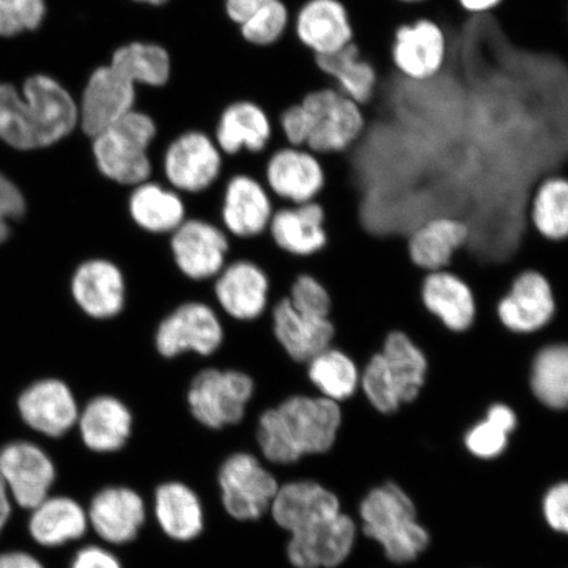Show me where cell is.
I'll use <instances>...</instances> for the list:
<instances>
[{
  "label": "cell",
  "instance_id": "cell-1",
  "mask_svg": "<svg viewBox=\"0 0 568 568\" xmlns=\"http://www.w3.org/2000/svg\"><path fill=\"white\" fill-rule=\"evenodd\" d=\"M343 424L339 403L320 395H293L262 412L255 439L268 464L290 466L329 453Z\"/></svg>",
  "mask_w": 568,
  "mask_h": 568
},
{
  "label": "cell",
  "instance_id": "cell-2",
  "mask_svg": "<svg viewBox=\"0 0 568 568\" xmlns=\"http://www.w3.org/2000/svg\"><path fill=\"white\" fill-rule=\"evenodd\" d=\"M80 125V110L70 92L53 78L28 80L23 95L0 83V140L19 151L47 148L69 136Z\"/></svg>",
  "mask_w": 568,
  "mask_h": 568
},
{
  "label": "cell",
  "instance_id": "cell-3",
  "mask_svg": "<svg viewBox=\"0 0 568 568\" xmlns=\"http://www.w3.org/2000/svg\"><path fill=\"white\" fill-rule=\"evenodd\" d=\"M426 376L424 352L406 333L394 331L362 367L359 393L376 414L389 417L420 396Z\"/></svg>",
  "mask_w": 568,
  "mask_h": 568
},
{
  "label": "cell",
  "instance_id": "cell-4",
  "mask_svg": "<svg viewBox=\"0 0 568 568\" xmlns=\"http://www.w3.org/2000/svg\"><path fill=\"white\" fill-rule=\"evenodd\" d=\"M361 528L379 544L389 562H414L428 549L429 531L418 521L414 500L394 481L374 487L359 504Z\"/></svg>",
  "mask_w": 568,
  "mask_h": 568
},
{
  "label": "cell",
  "instance_id": "cell-5",
  "mask_svg": "<svg viewBox=\"0 0 568 568\" xmlns=\"http://www.w3.org/2000/svg\"><path fill=\"white\" fill-rule=\"evenodd\" d=\"M159 124L148 112L134 109L92 140L97 168L106 180L122 186H138L153 172L152 142Z\"/></svg>",
  "mask_w": 568,
  "mask_h": 568
},
{
  "label": "cell",
  "instance_id": "cell-6",
  "mask_svg": "<svg viewBox=\"0 0 568 568\" xmlns=\"http://www.w3.org/2000/svg\"><path fill=\"white\" fill-rule=\"evenodd\" d=\"M301 103L310 123L305 148L312 153L332 158L343 155L364 138L368 125L365 106L331 84L305 92Z\"/></svg>",
  "mask_w": 568,
  "mask_h": 568
},
{
  "label": "cell",
  "instance_id": "cell-7",
  "mask_svg": "<svg viewBox=\"0 0 568 568\" xmlns=\"http://www.w3.org/2000/svg\"><path fill=\"white\" fill-rule=\"evenodd\" d=\"M255 393L251 375L240 371L209 367L190 383L187 406L197 424L210 430H223L244 420Z\"/></svg>",
  "mask_w": 568,
  "mask_h": 568
},
{
  "label": "cell",
  "instance_id": "cell-8",
  "mask_svg": "<svg viewBox=\"0 0 568 568\" xmlns=\"http://www.w3.org/2000/svg\"><path fill=\"white\" fill-rule=\"evenodd\" d=\"M280 486L275 475L248 452L230 454L219 467L220 500L237 523H254L268 515Z\"/></svg>",
  "mask_w": 568,
  "mask_h": 568
},
{
  "label": "cell",
  "instance_id": "cell-9",
  "mask_svg": "<svg viewBox=\"0 0 568 568\" xmlns=\"http://www.w3.org/2000/svg\"><path fill=\"white\" fill-rule=\"evenodd\" d=\"M0 473L17 510L28 513L55 491L60 467L44 444L17 437L0 445Z\"/></svg>",
  "mask_w": 568,
  "mask_h": 568
},
{
  "label": "cell",
  "instance_id": "cell-10",
  "mask_svg": "<svg viewBox=\"0 0 568 568\" xmlns=\"http://www.w3.org/2000/svg\"><path fill=\"white\" fill-rule=\"evenodd\" d=\"M449 51L445 28L430 18H417L396 27L389 45V61L404 80L424 83L443 73Z\"/></svg>",
  "mask_w": 568,
  "mask_h": 568
},
{
  "label": "cell",
  "instance_id": "cell-11",
  "mask_svg": "<svg viewBox=\"0 0 568 568\" xmlns=\"http://www.w3.org/2000/svg\"><path fill=\"white\" fill-rule=\"evenodd\" d=\"M224 326L209 304L187 302L170 312L155 331V351L173 359L184 353L211 357L224 343Z\"/></svg>",
  "mask_w": 568,
  "mask_h": 568
},
{
  "label": "cell",
  "instance_id": "cell-12",
  "mask_svg": "<svg viewBox=\"0 0 568 568\" xmlns=\"http://www.w3.org/2000/svg\"><path fill=\"white\" fill-rule=\"evenodd\" d=\"M80 412L73 389L61 379L36 381L17 397L20 422L47 442H61L75 430Z\"/></svg>",
  "mask_w": 568,
  "mask_h": 568
},
{
  "label": "cell",
  "instance_id": "cell-13",
  "mask_svg": "<svg viewBox=\"0 0 568 568\" xmlns=\"http://www.w3.org/2000/svg\"><path fill=\"white\" fill-rule=\"evenodd\" d=\"M87 509L90 532L110 548L136 541L148 517L144 497L138 489L124 485L98 488L91 495Z\"/></svg>",
  "mask_w": 568,
  "mask_h": 568
},
{
  "label": "cell",
  "instance_id": "cell-14",
  "mask_svg": "<svg viewBox=\"0 0 568 568\" xmlns=\"http://www.w3.org/2000/svg\"><path fill=\"white\" fill-rule=\"evenodd\" d=\"M162 169L175 190L199 194L210 189L222 174L223 153L209 133L186 131L168 145Z\"/></svg>",
  "mask_w": 568,
  "mask_h": 568
},
{
  "label": "cell",
  "instance_id": "cell-15",
  "mask_svg": "<svg viewBox=\"0 0 568 568\" xmlns=\"http://www.w3.org/2000/svg\"><path fill=\"white\" fill-rule=\"evenodd\" d=\"M24 532L42 551L81 544L90 535L87 504L74 495L54 491L26 513Z\"/></svg>",
  "mask_w": 568,
  "mask_h": 568
},
{
  "label": "cell",
  "instance_id": "cell-16",
  "mask_svg": "<svg viewBox=\"0 0 568 568\" xmlns=\"http://www.w3.org/2000/svg\"><path fill=\"white\" fill-rule=\"evenodd\" d=\"M138 95L136 84L110 63L97 68L84 88L81 104H78L83 133L94 139L136 109Z\"/></svg>",
  "mask_w": 568,
  "mask_h": 568
},
{
  "label": "cell",
  "instance_id": "cell-17",
  "mask_svg": "<svg viewBox=\"0 0 568 568\" xmlns=\"http://www.w3.org/2000/svg\"><path fill=\"white\" fill-rule=\"evenodd\" d=\"M357 537V523L343 513L288 536L286 558L294 568H337L352 556Z\"/></svg>",
  "mask_w": 568,
  "mask_h": 568
},
{
  "label": "cell",
  "instance_id": "cell-18",
  "mask_svg": "<svg viewBox=\"0 0 568 568\" xmlns=\"http://www.w3.org/2000/svg\"><path fill=\"white\" fill-rule=\"evenodd\" d=\"M170 251L175 266L186 278L207 281L225 267L230 240L219 226L202 219H189L172 233Z\"/></svg>",
  "mask_w": 568,
  "mask_h": 568
},
{
  "label": "cell",
  "instance_id": "cell-19",
  "mask_svg": "<svg viewBox=\"0 0 568 568\" xmlns=\"http://www.w3.org/2000/svg\"><path fill=\"white\" fill-rule=\"evenodd\" d=\"M343 513L339 497L332 489L316 480L296 479L280 486L268 515L276 527L291 536Z\"/></svg>",
  "mask_w": 568,
  "mask_h": 568
},
{
  "label": "cell",
  "instance_id": "cell-20",
  "mask_svg": "<svg viewBox=\"0 0 568 568\" xmlns=\"http://www.w3.org/2000/svg\"><path fill=\"white\" fill-rule=\"evenodd\" d=\"M556 311L551 284L536 270H525L518 274L496 305L497 318L504 328L516 335H532L542 331L551 323Z\"/></svg>",
  "mask_w": 568,
  "mask_h": 568
},
{
  "label": "cell",
  "instance_id": "cell-21",
  "mask_svg": "<svg viewBox=\"0 0 568 568\" xmlns=\"http://www.w3.org/2000/svg\"><path fill=\"white\" fill-rule=\"evenodd\" d=\"M133 425L131 408L118 396L103 394L84 404L75 430L84 449L97 456H111L130 444Z\"/></svg>",
  "mask_w": 568,
  "mask_h": 568
},
{
  "label": "cell",
  "instance_id": "cell-22",
  "mask_svg": "<svg viewBox=\"0 0 568 568\" xmlns=\"http://www.w3.org/2000/svg\"><path fill=\"white\" fill-rule=\"evenodd\" d=\"M70 287L78 307L91 318L110 320L125 308V276L112 261H84L77 267Z\"/></svg>",
  "mask_w": 568,
  "mask_h": 568
},
{
  "label": "cell",
  "instance_id": "cell-23",
  "mask_svg": "<svg viewBox=\"0 0 568 568\" xmlns=\"http://www.w3.org/2000/svg\"><path fill=\"white\" fill-rule=\"evenodd\" d=\"M265 175L270 190L294 204L314 202L328 180L318 155L308 149L291 145L270 158Z\"/></svg>",
  "mask_w": 568,
  "mask_h": 568
},
{
  "label": "cell",
  "instance_id": "cell-24",
  "mask_svg": "<svg viewBox=\"0 0 568 568\" xmlns=\"http://www.w3.org/2000/svg\"><path fill=\"white\" fill-rule=\"evenodd\" d=\"M295 34L312 55L336 53L355 39L352 16L343 0H305L296 13Z\"/></svg>",
  "mask_w": 568,
  "mask_h": 568
},
{
  "label": "cell",
  "instance_id": "cell-25",
  "mask_svg": "<svg viewBox=\"0 0 568 568\" xmlns=\"http://www.w3.org/2000/svg\"><path fill=\"white\" fill-rule=\"evenodd\" d=\"M270 281L264 268L252 261H234L217 275L213 293L226 315L237 322H253L264 315Z\"/></svg>",
  "mask_w": 568,
  "mask_h": 568
},
{
  "label": "cell",
  "instance_id": "cell-26",
  "mask_svg": "<svg viewBox=\"0 0 568 568\" xmlns=\"http://www.w3.org/2000/svg\"><path fill=\"white\" fill-rule=\"evenodd\" d=\"M272 317L276 341L297 364H307L326 347L335 345L337 329L333 320L302 314L288 297L275 304Z\"/></svg>",
  "mask_w": 568,
  "mask_h": 568
},
{
  "label": "cell",
  "instance_id": "cell-27",
  "mask_svg": "<svg viewBox=\"0 0 568 568\" xmlns=\"http://www.w3.org/2000/svg\"><path fill=\"white\" fill-rule=\"evenodd\" d=\"M153 516L159 528L176 544H190L203 535L205 510L201 496L182 480L161 483L153 494Z\"/></svg>",
  "mask_w": 568,
  "mask_h": 568
},
{
  "label": "cell",
  "instance_id": "cell-28",
  "mask_svg": "<svg viewBox=\"0 0 568 568\" xmlns=\"http://www.w3.org/2000/svg\"><path fill=\"white\" fill-rule=\"evenodd\" d=\"M424 308L446 329H470L477 316V302L468 284L450 270L426 273L422 283Z\"/></svg>",
  "mask_w": 568,
  "mask_h": 568
},
{
  "label": "cell",
  "instance_id": "cell-29",
  "mask_svg": "<svg viewBox=\"0 0 568 568\" xmlns=\"http://www.w3.org/2000/svg\"><path fill=\"white\" fill-rule=\"evenodd\" d=\"M273 204L267 191L255 178L239 174L226 183L222 217L233 236L252 239L268 230Z\"/></svg>",
  "mask_w": 568,
  "mask_h": 568
},
{
  "label": "cell",
  "instance_id": "cell-30",
  "mask_svg": "<svg viewBox=\"0 0 568 568\" xmlns=\"http://www.w3.org/2000/svg\"><path fill=\"white\" fill-rule=\"evenodd\" d=\"M325 223L326 211L314 201L274 212L268 231L276 246L283 252L297 257H310L324 251L329 243Z\"/></svg>",
  "mask_w": 568,
  "mask_h": 568
},
{
  "label": "cell",
  "instance_id": "cell-31",
  "mask_svg": "<svg viewBox=\"0 0 568 568\" xmlns=\"http://www.w3.org/2000/svg\"><path fill=\"white\" fill-rule=\"evenodd\" d=\"M468 239L470 231L458 219L438 216L426 220L408 236L409 258L424 273L447 270Z\"/></svg>",
  "mask_w": 568,
  "mask_h": 568
},
{
  "label": "cell",
  "instance_id": "cell-32",
  "mask_svg": "<svg viewBox=\"0 0 568 568\" xmlns=\"http://www.w3.org/2000/svg\"><path fill=\"white\" fill-rule=\"evenodd\" d=\"M315 68L331 87L361 105H371L378 94L381 74L372 60L353 41L341 51L314 55Z\"/></svg>",
  "mask_w": 568,
  "mask_h": 568
},
{
  "label": "cell",
  "instance_id": "cell-33",
  "mask_svg": "<svg viewBox=\"0 0 568 568\" xmlns=\"http://www.w3.org/2000/svg\"><path fill=\"white\" fill-rule=\"evenodd\" d=\"M273 138V123L264 106L253 101L232 102L220 113L216 130V144L226 155L241 151L264 152Z\"/></svg>",
  "mask_w": 568,
  "mask_h": 568
},
{
  "label": "cell",
  "instance_id": "cell-34",
  "mask_svg": "<svg viewBox=\"0 0 568 568\" xmlns=\"http://www.w3.org/2000/svg\"><path fill=\"white\" fill-rule=\"evenodd\" d=\"M128 211L140 230L153 234H172L186 220L182 197L149 181L134 186L128 199Z\"/></svg>",
  "mask_w": 568,
  "mask_h": 568
},
{
  "label": "cell",
  "instance_id": "cell-35",
  "mask_svg": "<svg viewBox=\"0 0 568 568\" xmlns=\"http://www.w3.org/2000/svg\"><path fill=\"white\" fill-rule=\"evenodd\" d=\"M109 63L138 88H165L173 75L172 54L166 47L153 41L138 40L120 45Z\"/></svg>",
  "mask_w": 568,
  "mask_h": 568
},
{
  "label": "cell",
  "instance_id": "cell-36",
  "mask_svg": "<svg viewBox=\"0 0 568 568\" xmlns=\"http://www.w3.org/2000/svg\"><path fill=\"white\" fill-rule=\"evenodd\" d=\"M529 388L545 409L568 412V344H549L531 361Z\"/></svg>",
  "mask_w": 568,
  "mask_h": 568
},
{
  "label": "cell",
  "instance_id": "cell-37",
  "mask_svg": "<svg viewBox=\"0 0 568 568\" xmlns=\"http://www.w3.org/2000/svg\"><path fill=\"white\" fill-rule=\"evenodd\" d=\"M307 376L320 396L339 404L359 393L361 368L336 345L326 347L307 362Z\"/></svg>",
  "mask_w": 568,
  "mask_h": 568
},
{
  "label": "cell",
  "instance_id": "cell-38",
  "mask_svg": "<svg viewBox=\"0 0 568 568\" xmlns=\"http://www.w3.org/2000/svg\"><path fill=\"white\" fill-rule=\"evenodd\" d=\"M529 219L539 236L549 241L568 239V178H544L532 193Z\"/></svg>",
  "mask_w": 568,
  "mask_h": 568
},
{
  "label": "cell",
  "instance_id": "cell-39",
  "mask_svg": "<svg viewBox=\"0 0 568 568\" xmlns=\"http://www.w3.org/2000/svg\"><path fill=\"white\" fill-rule=\"evenodd\" d=\"M518 428V415L506 402H495L486 414L467 429L464 443L468 453L479 459H495L506 453L509 438Z\"/></svg>",
  "mask_w": 568,
  "mask_h": 568
},
{
  "label": "cell",
  "instance_id": "cell-40",
  "mask_svg": "<svg viewBox=\"0 0 568 568\" xmlns=\"http://www.w3.org/2000/svg\"><path fill=\"white\" fill-rule=\"evenodd\" d=\"M290 24V11L283 0H272L258 12L239 27L241 38L248 45L257 48L273 47L286 33Z\"/></svg>",
  "mask_w": 568,
  "mask_h": 568
},
{
  "label": "cell",
  "instance_id": "cell-41",
  "mask_svg": "<svg viewBox=\"0 0 568 568\" xmlns=\"http://www.w3.org/2000/svg\"><path fill=\"white\" fill-rule=\"evenodd\" d=\"M45 16L44 0H0V36L33 31Z\"/></svg>",
  "mask_w": 568,
  "mask_h": 568
},
{
  "label": "cell",
  "instance_id": "cell-42",
  "mask_svg": "<svg viewBox=\"0 0 568 568\" xmlns=\"http://www.w3.org/2000/svg\"><path fill=\"white\" fill-rule=\"evenodd\" d=\"M288 301L302 314L331 317L333 300L329 290L316 276L302 274L291 286Z\"/></svg>",
  "mask_w": 568,
  "mask_h": 568
},
{
  "label": "cell",
  "instance_id": "cell-43",
  "mask_svg": "<svg viewBox=\"0 0 568 568\" xmlns=\"http://www.w3.org/2000/svg\"><path fill=\"white\" fill-rule=\"evenodd\" d=\"M26 199L16 183L0 173V245L10 236V222L24 216Z\"/></svg>",
  "mask_w": 568,
  "mask_h": 568
},
{
  "label": "cell",
  "instance_id": "cell-44",
  "mask_svg": "<svg viewBox=\"0 0 568 568\" xmlns=\"http://www.w3.org/2000/svg\"><path fill=\"white\" fill-rule=\"evenodd\" d=\"M542 515L550 529L568 537V479L558 481L546 491Z\"/></svg>",
  "mask_w": 568,
  "mask_h": 568
},
{
  "label": "cell",
  "instance_id": "cell-45",
  "mask_svg": "<svg viewBox=\"0 0 568 568\" xmlns=\"http://www.w3.org/2000/svg\"><path fill=\"white\" fill-rule=\"evenodd\" d=\"M67 568H124V565L110 546L89 542L78 546Z\"/></svg>",
  "mask_w": 568,
  "mask_h": 568
},
{
  "label": "cell",
  "instance_id": "cell-46",
  "mask_svg": "<svg viewBox=\"0 0 568 568\" xmlns=\"http://www.w3.org/2000/svg\"><path fill=\"white\" fill-rule=\"evenodd\" d=\"M280 125L291 146L305 148L310 136V123L307 112L301 102L284 109L280 116Z\"/></svg>",
  "mask_w": 568,
  "mask_h": 568
},
{
  "label": "cell",
  "instance_id": "cell-47",
  "mask_svg": "<svg viewBox=\"0 0 568 568\" xmlns=\"http://www.w3.org/2000/svg\"><path fill=\"white\" fill-rule=\"evenodd\" d=\"M0 568H49L40 554L20 546L0 549Z\"/></svg>",
  "mask_w": 568,
  "mask_h": 568
},
{
  "label": "cell",
  "instance_id": "cell-48",
  "mask_svg": "<svg viewBox=\"0 0 568 568\" xmlns=\"http://www.w3.org/2000/svg\"><path fill=\"white\" fill-rule=\"evenodd\" d=\"M268 2L272 0H224V12L233 24L240 27Z\"/></svg>",
  "mask_w": 568,
  "mask_h": 568
},
{
  "label": "cell",
  "instance_id": "cell-49",
  "mask_svg": "<svg viewBox=\"0 0 568 568\" xmlns=\"http://www.w3.org/2000/svg\"><path fill=\"white\" fill-rule=\"evenodd\" d=\"M16 513V504H13L9 487L0 473V542H2L7 530L10 529Z\"/></svg>",
  "mask_w": 568,
  "mask_h": 568
},
{
  "label": "cell",
  "instance_id": "cell-50",
  "mask_svg": "<svg viewBox=\"0 0 568 568\" xmlns=\"http://www.w3.org/2000/svg\"><path fill=\"white\" fill-rule=\"evenodd\" d=\"M456 2L466 16L483 17L499 9L504 0H456Z\"/></svg>",
  "mask_w": 568,
  "mask_h": 568
},
{
  "label": "cell",
  "instance_id": "cell-51",
  "mask_svg": "<svg viewBox=\"0 0 568 568\" xmlns=\"http://www.w3.org/2000/svg\"><path fill=\"white\" fill-rule=\"evenodd\" d=\"M131 2L159 9V7L168 4L169 0H131Z\"/></svg>",
  "mask_w": 568,
  "mask_h": 568
},
{
  "label": "cell",
  "instance_id": "cell-52",
  "mask_svg": "<svg viewBox=\"0 0 568 568\" xmlns=\"http://www.w3.org/2000/svg\"><path fill=\"white\" fill-rule=\"evenodd\" d=\"M395 2L406 6H417L429 2V0H395Z\"/></svg>",
  "mask_w": 568,
  "mask_h": 568
}]
</instances>
